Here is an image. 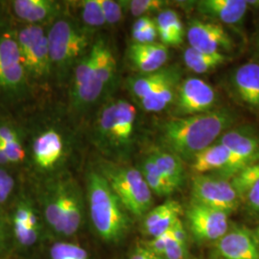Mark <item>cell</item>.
Here are the masks:
<instances>
[{
  "instance_id": "16",
  "label": "cell",
  "mask_w": 259,
  "mask_h": 259,
  "mask_svg": "<svg viewBox=\"0 0 259 259\" xmlns=\"http://www.w3.org/2000/svg\"><path fill=\"white\" fill-rule=\"evenodd\" d=\"M197 7L204 16L226 24H236L245 17L248 4L246 0H202Z\"/></svg>"
},
{
  "instance_id": "48",
  "label": "cell",
  "mask_w": 259,
  "mask_h": 259,
  "mask_svg": "<svg viewBox=\"0 0 259 259\" xmlns=\"http://www.w3.org/2000/svg\"><path fill=\"white\" fill-rule=\"evenodd\" d=\"M4 241H5V233H4V229L2 227V225L0 224V250L2 249L3 245H4Z\"/></svg>"
},
{
  "instance_id": "8",
  "label": "cell",
  "mask_w": 259,
  "mask_h": 259,
  "mask_svg": "<svg viewBox=\"0 0 259 259\" xmlns=\"http://www.w3.org/2000/svg\"><path fill=\"white\" fill-rule=\"evenodd\" d=\"M94 47L96 48V65L93 76L81 90L73 94L75 103L79 106L95 102L115 73L116 64L110 48L102 40L95 42Z\"/></svg>"
},
{
  "instance_id": "43",
  "label": "cell",
  "mask_w": 259,
  "mask_h": 259,
  "mask_svg": "<svg viewBox=\"0 0 259 259\" xmlns=\"http://www.w3.org/2000/svg\"><path fill=\"white\" fill-rule=\"evenodd\" d=\"M174 240L182 244H187V232L181 219H179L169 230Z\"/></svg>"
},
{
  "instance_id": "19",
  "label": "cell",
  "mask_w": 259,
  "mask_h": 259,
  "mask_svg": "<svg viewBox=\"0 0 259 259\" xmlns=\"http://www.w3.org/2000/svg\"><path fill=\"white\" fill-rule=\"evenodd\" d=\"M13 230L20 246L30 247L38 237V220L36 213L26 204H19L13 218Z\"/></svg>"
},
{
  "instance_id": "15",
  "label": "cell",
  "mask_w": 259,
  "mask_h": 259,
  "mask_svg": "<svg viewBox=\"0 0 259 259\" xmlns=\"http://www.w3.org/2000/svg\"><path fill=\"white\" fill-rule=\"evenodd\" d=\"M235 91L241 101L250 110L259 111V65L248 63L241 65L233 76Z\"/></svg>"
},
{
  "instance_id": "5",
  "label": "cell",
  "mask_w": 259,
  "mask_h": 259,
  "mask_svg": "<svg viewBox=\"0 0 259 259\" xmlns=\"http://www.w3.org/2000/svg\"><path fill=\"white\" fill-rule=\"evenodd\" d=\"M193 203L227 214L235 211L241 201L229 179L207 174L197 175L192 183Z\"/></svg>"
},
{
  "instance_id": "46",
  "label": "cell",
  "mask_w": 259,
  "mask_h": 259,
  "mask_svg": "<svg viewBox=\"0 0 259 259\" xmlns=\"http://www.w3.org/2000/svg\"><path fill=\"white\" fill-rule=\"evenodd\" d=\"M19 141L17 134L7 127H0V143H11Z\"/></svg>"
},
{
  "instance_id": "9",
  "label": "cell",
  "mask_w": 259,
  "mask_h": 259,
  "mask_svg": "<svg viewBox=\"0 0 259 259\" xmlns=\"http://www.w3.org/2000/svg\"><path fill=\"white\" fill-rule=\"evenodd\" d=\"M189 229L197 240L217 241L229 232V214L192 203L186 211Z\"/></svg>"
},
{
  "instance_id": "2",
  "label": "cell",
  "mask_w": 259,
  "mask_h": 259,
  "mask_svg": "<svg viewBox=\"0 0 259 259\" xmlns=\"http://www.w3.org/2000/svg\"><path fill=\"white\" fill-rule=\"evenodd\" d=\"M88 197L91 218L103 239H120L128 229V218L119 199L105 177L91 173L88 179Z\"/></svg>"
},
{
  "instance_id": "13",
  "label": "cell",
  "mask_w": 259,
  "mask_h": 259,
  "mask_svg": "<svg viewBox=\"0 0 259 259\" xmlns=\"http://www.w3.org/2000/svg\"><path fill=\"white\" fill-rule=\"evenodd\" d=\"M168 49L162 44H133L128 50V57L133 65L143 74L161 69L168 60Z\"/></svg>"
},
{
  "instance_id": "42",
  "label": "cell",
  "mask_w": 259,
  "mask_h": 259,
  "mask_svg": "<svg viewBox=\"0 0 259 259\" xmlns=\"http://www.w3.org/2000/svg\"><path fill=\"white\" fill-rule=\"evenodd\" d=\"M170 239V232H165L157 237L152 238V240L148 243V246L146 247L147 249L156 253L159 257H161L162 253L164 252V250L166 248L167 243Z\"/></svg>"
},
{
  "instance_id": "44",
  "label": "cell",
  "mask_w": 259,
  "mask_h": 259,
  "mask_svg": "<svg viewBox=\"0 0 259 259\" xmlns=\"http://www.w3.org/2000/svg\"><path fill=\"white\" fill-rule=\"evenodd\" d=\"M156 22L149 18L147 16H143V17H140L139 19H137L133 25V29H132V32H141V31H144L146 29H148L149 27H151L152 25H154Z\"/></svg>"
},
{
  "instance_id": "20",
  "label": "cell",
  "mask_w": 259,
  "mask_h": 259,
  "mask_svg": "<svg viewBox=\"0 0 259 259\" xmlns=\"http://www.w3.org/2000/svg\"><path fill=\"white\" fill-rule=\"evenodd\" d=\"M157 35L163 46H179L183 42L185 29L183 22L175 11L162 10L156 20Z\"/></svg>"
},
{
  "instance_id": "14",
  "label": "cell",
  "mask_w": 259,
  "mask_h": 259,
  "mask_svg": "<svg viewBox=\"0 0 259 259\" xmlns=\"http://www.w3.org/2000/svg\"><path fill=\"white\" fill-rule=\"evenodd\" d=\"M183 212L182 205L174 200H168L151 209L144 218V231L152 238L168 232L180 219Z\"/></svg>"
},
{
  "instance_id": "7",
  "label": "cell",
  "mask_w": 259,
  "mask_h": 259,
  "mask_svg": "<svg viewBox=\"0 0 259 259\" xmlns=\"http://www.w3.org/2000/svg\"><path fill=\"white\" fill-rule=\"evenodd\" d=\"M231 153V162L223 172V178L229 179L240 170L259 159V138L245 130H231L223 134L219 140Z\"/></svg>"
},
{
  "instance_id": "47",
  "label": "cell",
  "mask_w": 259,
  "mask_h": 259,
  "mask_svg": "<svg viewBox=\"0 0 259 259\" xmlns=\"http://www.w3.org/2000/svg\"><path fill=\"white\" fill-rule=\"evenodd\" d=\"M8 162H9L8 158L6 157L4 151L0 147V164H5V163H8Z\"/></svg>"
},
{
  "instance_id": "33",
  "label": "cell",
  "mask_w": 259,
  "mask_h": 259,
  "mask_svg": "<svg viewBox=\"0 0 259 259\" xmlns=\"http://www.w3.org/2000/svg\"><path fill=\"white\" fill-rule=\"evenodd\" d=\"M51 259H89L88 251L69 243H57L50 250Z\"/></svg>"
},
{
  "instance_id": "23",
  "label": "cell",
  "mask_w": 259,
  "mask_h": 259,
  "mask_svg": "<svg viewBox=\"0 0 259 259\" xmlns=\"http://www.w3.org/2000/svg\"><path fill=\"white\" fill-rule=\"evenodd\" d=\"M150 157L156 163L161 175L175 190L183 185L185 182V168L180 157L170 152L160 151L155 152Z\"/></svg>"
},
{
  "instance_id": "1",
  "label": "cell",
  "mask_w": 259,
  "mask_h": 259,
  "mask_svg": "<svg viewBox=\"0 0 259 259\" xmlns=\"http://www.w3.org/2000/svg\"><path fill=\"white\" fill-rule=\"evenodd\" d=\"M234 119L227 109L175 117L161 126V141L170 153L181 159L192 160L198 153L212 145Z\"/></svg>"
},
{
  "instance_id": "28",
  "label": "cell",
  "mask_w": 259,
  "mask_h": 259,
  "mask_svg": "<svg viewBox=\"0 0 259 259\" xmlns=\"http://www.w3.org/2000/svg\"><path fill=\"white\" fill-rule=\"evenodd\" d=\"M139 171L141 172L145 182L147 183L152 193L164 197L174 193L176 190L167 182L157 169L154 160L148 157L142 162Z\"/></svg>"
},
{
  "instance_id": "24",
  "label": "cell",
  "mask_w": 259,
  "mask_h": 259,
  "mask_svg": "<svg viewBox=\"0 0 259 259\" xmlns=\"http://www.w3.org/2000/svg\"><path fill=\"white\" fill-rule=\"evenodd\" d=\"M184 60L185 65L190 70L198 74H203L226 64L229 57L224 53L205 54L191 47H187L184 54Z\"/></svg>"
},
{
  "instance_id": "38",
  "label": "cell",
  "mask_w": 259,
  "mask_h": 259,
  "mask_svg": "<svg viewBox=\"0 0 259 259\" xmlns=\"http://www.w3.org/2000/svg\"><path fill=\"white\" fill-rule=\"evenodd\" d=\"M0 147L4 151L9 162H19L25 157L24 150L19 141L11 143H0Z\"/></svg>"
},
{
  "instance_id": "34",
  "label": "cell",
  "mask_w": 259,
  "mask_h": 259,
  "mask_svg": "<svg viewBox=\"0 0 259 259\" xmlns=\"http://www.w3.org/2000/svg\"><path fill=\"white\" fill-rule=\"evenodd\" d=\"M24 78V68L22 64L0 69V85L16 87L22 82Z\"/></svg>"
},
{
  "instance_id": "4",
  "label": "cell",
  "mask_w": 259,
  "mask_h": 259,
  "mask_svg": "<svg viewBox=\"0 0 259 259\" xmlns=\"http://www.w3.org/2000/svg\"><path fill=\"white\" fill-rule=\"evenodd\" d=\"M47 37L51 65L65 69L89 46L88 34L67 19L56 21Z\"/></svg>"
},
{
  "instance_id": "35",
  "label": "cell",
  "mask_w": 259,
  "mask_h": 259,
  "mask_svg": "<svg viewBox=\"0 0 259 259\" xmlns=\"http://www.w3.org/2000/svg\"><path fill=\"white\" fill-rule=\"evenodd\" d=\"M107 23L114 24L122 19V5L113 0H98Z\"/></svg>"
},
{
  "instance_id": "41",
  "label": "cell",
  "mask_w": 259,
  "mask_h": 259,
  "mask_svg": "<svg viewBox=\"0 0 259 259\" xmlns=\"http://www.w3.org/2000/svg\"><path fill=\"white\" fill-rule=\"evenodd\" d=\"M14 188V180L9 174L0 169V204L4 203Z\"/></svg>"
},
{
  "instance_id": "37",
  "label": "cell",
  "mask_w": 259,
  "mask_h": 259,
  "mask_svg": "<svg viewBox=\"0 0 259 259\" xmlns=\"http://www.w3.org/2000/svg\"><path fill=\"white\" fill-rule=\"evenodd\" d=\"M113 112L114 103L106 106L100 114L99 118V129L103 136L106 138H111L112 134V123H113Z\"/></svg>"
},
{
  "instance_id": "30",
  "label": "cell",
  "mask_w": 259,
  "mask_h": 259,
  "mask_svg": "<svg viewBox=\"0 0 259 259\" xmlns=\"http://www.w3.org/2000/svg\"><path fill=\"white\" fill-rule=\"evenodd\" d=\"M83 22L90 27H101L106 23L98 0H84L81 2Z\"/></svg>"
},
{
  "instance_id": "11",
  "label": "cell",
  "mask_w": 259,
  "mask_h": 259,
  "mask_svg": "<svg viewBox=\"0 0 259 259\" xmlns=\"http://www.w3.org/2000/svg\"><path fill=\"white\" fill-rule=\"evenodd\" d=\"M189 47L205 54L224 53L233 47V40L224 28L215 22L193 20L187 29Z\"/></svg>"
},
{
  "instance_id": "22",
  "label": "cell",
  "mask_w": 259,
  "mask_h": 259,
  "mask_svg": "<svg viewBox=\"0 0 259 259\" xmlns=\"http://www.w3.org/2000/svg\"><path fill=\"white\" fill-rule=\"evenodd\" d=\"M58 3L50 0H17L14 10L19 19L29 22H40L50 19L58 10Z\"/></svg>"
},
{
  "instance_id": "21",
  "label": "cell",
  "mask_w": 259,
  "mask_h": 259,
  "mask_svg": "<svg viewBox=\"0 0 259 259\" xmlns=\"http://www.w3.org/2000/svg\"><path fill=\"white\" fill-rule=\"evenodd\" d=\"M136 115V109L129 102L118 100L114 103L111 139L118 142L129 141L134 132Z\"/></svg>"
},
{
  "instance_id": "26",
  "label": "cell",
  "mask_w": 259,
  "mask_h": 259,
  "mask_svg": "<svg viewBox=\"0 0 259 259\" xmlns=\"http://www.w3.org/2000/svg\"><path fill=\"white\" fill-rule=\"evenodd\" d=\"M21 64L37 77L45 76L49 72L51 61L47 36L41 37L36 46L21 58Z\"/></svg>"
},
{
  "instance_id": "6",
  "label": "cell",
  "mask_w": 259,
  "mask_h": 259,
  "mask_svg": "<svg viewBox=\"0 0 259 259\" xmlns=\"http://www.w3.org/2000/svg\"><path fill=\"white\" fill-rule=\"evenodd\" d=\"M45 215L49 226L58 233L72 235L83 220L82 202L73 188H60L47 202Z\"/></svg>"
},
{
  "instance_id": "17",
  "label": "cell",
  "mask_w": 259,
  "mask_h": 259,
  "mask_svg": "<svg viewBox=\"0 0 259 259\" xmlns=\"http://www.w3.org/2000/svg\"><path fill=\"white\" fill-rule=\"evenodd\" d=\"M191 161L192 169L197 175L206 174L213 171H216L221 175L231 162V153L229 149L218 141L198 153Z\"/></svg>"
},
{
  "instance_id": "32",
  "label": "cell",
  "mask_w": 259,
  "mask_h": 259,
  "mask_svg": "<svg viewBox=\"0 0 259 259\" xmlns=\"http://www.w3.org/2000/svg\"><path fill=\"white\" fill-rule=\"evenodd\" d=\"M119 2L122 6L128 7L132 15L135 17H143V15L147 13L162 11L168 3L163 0H132Z\"/></svg>"
},
{
  "instance_id": "3",
  "label": "cell",
  "mask_w": 259,
  "mask_h": 259,
  "mask_svg": "<svg viewBox=\"0 0 259 259\" xmlns=\"http://www.w3.org/2000/svg\"><path fill=\"white\" fill-rule=\"evenodd\" d=\"M104 175L123 207L130 213L140 217L151 210L153 193L139 169L108 167Z\"/></svg>"
},
{
  "instance_id": "31",
  "label": "cell",
  "mask_w": 259,
  "mask_h": 259,
  "mask_svg": "<svg viewBox=\"0 0 259 259\" xmlns=\"http://www.w3.org/2000/svg\"><path fill=\"white\" fill-rule=\"evenodd\" d=\"M21 64L18 42L12 38L0 40V69Z\"/></svg>"
},
{
  "instance_id": "12",
  "label": "cell",
  "mask_w": 259,
  "mask_h": 259,
  "mask_svg": "<svg viewBox=\"0 0 259 259\" xmlns=\"http://www.w3.org/2000/svg\"><path fill=\"white\" fill-rule=\"evenodd\" d=\"M216 247L222 259H259L258 242L244 227L229 230Z\"/></svg>"
},
{
  "instance_id": "29",
  "label": "cell",
  "mask_w": 259,
  "mask_h": 259,
  "mask_svg": "<svg viewBox=\"0 0 259 259\" xmlns=\"http://www.w3.org/2000/svg\"><path fill=\"white\" fill-rule=\"evenodd\" d=\"M96 65V48L93 46L91 51L83 57L82 61L76 66L73 79V94L81 90L93 76Z\"/></svg>"
},
{
  "instance_id": "27",
  "label": "cell",
  "mask_w": 259,
  "mask_h": 259,
  "mask_svg": "<svg viewBox=\"0 0 259 259\" xmlns=\"http://www.w3.org/2000/svg\"><path fill=\"white\" fill-rule=\"evenodd\" d=\"M179 81V75L167 81L166 83L160 85L154 93L148 96L140 99L141 105L145 111H162L170 103L173 102L176 96L177 83Z\"/></svg>"
},
{
  "instance_id": "40",
  "label": "cell",
  "mask_w": 259,
  "mask_h": 259,
  "mask_svg": "<svg viewBox=\"0 0 259 259\" xmlns=\"http://www.w3.org/2000/svg\"><path fill=\"white\" fill-rule=\"evenodd\" d=\"M242 202H245L252 211H259V179L249 188Z\"/></svg>"
},
{
  "instance_id": "36",
  "label": "cell",
  "mask_w": 259,
  "mask_h": 259,
  "mask_svg": "<svg viewBox=\"0 0 259 259\" xmlns=\"http://www.w3.org/2000/svg\"><path fill=\"white\" fill-rule=\"evenodd\" d=\"M170 232V231H169ZM187 255V244H182L174 240L170 233V239L161 255L162 259H185Z\"/></svg>"
},
{
  "instance_id": "25",
  "label": "cell",
  "mask_w": 259,
  "mask_h": 259,
  "mask_svg": "<svg viewBox=\"0 0 259 259\" xmlns=\"http://www.w3.org/2000/svg\"><path fill=\"white\" fill-rule=\"evenodd\" d=\"M178 75L174 69H159L156 72L143 74L131 82V91L139 100L154 93L157 89Z\"/></svg>"
},
{
  "instance_id": "10",
  "label": "cell",
  "mask_w": 259,
  "mask_h": 259,
  "mask_svg": "<svg viewBox=\"0 0 259 259\" xmlns=\"http://www.w3.org/2000/svg\"><path fill=\"white\" fill-rule=\"evenodd\" d=\"M216 97L211 85L199 78H188L178 88L177 113L183 117L211 111Z\"/></svg>"
},
{
  "instance_id": "39",
  "label": "cell",
  "mask_w": 259,
  "mask_h": 259,
  "mask_svg": "<svg viewBox=\"0 0 259 259\" xmlns=\"http://www.w3.org/2000/svg\"><path fill=\"white\" fill-rule=\"evenodd\" d=\"M157 36V26L156 23L152 25L148 29L141 31V32H132V37L134 39V44L139 45H147V44H154L156 41Z\"/></svg>"
},
{
  "instance_id": "45",
  "label": "cell",
  "mask_w": 259,
  "mask_h": 259,
  "mask_svg": "<svg viewBox=\"0 0 259 259\" xmlns=\"http://www.w3.org/2000/svg\"><path fill=\"white\" fill-rule=\"evenodd\" d=\"M129 259H162L157 255L156 253H154L153 251L145 248H139L135 250L132 255L130 256Z\"/></svg>"
},
{
  "instance_id": "18",
  "label": "cell",
  "mask_w": 259,
  "mask_h": 259,
  "mask_svg": "<svg viewBox=\"0 0 259 259\" xmlns=\"http://www.w3.org/2000/svg\"><path fill=\"white\" fill-rule=\"evenodd\" d=\"M64 144L61 136L53 130L42 133L34 141L33 153L37 165L50 168L63 155Z\"/></svg>"
},
{
  "instance_id": "49",
  "label": "cell",
  "mask_w": 259,
  "mask_h": 259,
  "mask_svg": "<svg viewBox=\"0 0 259 259\" xmlns=\"http://www.w3.org/2000/svg\"><path fill=\"white\" fill-rule=\"evenodd\" d=\"M255 238H256V240L259 243V226L257 230H256V232H255Z\"/></svg>"
}]
</instances>
